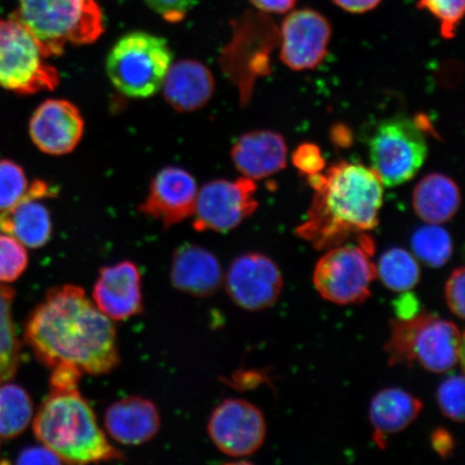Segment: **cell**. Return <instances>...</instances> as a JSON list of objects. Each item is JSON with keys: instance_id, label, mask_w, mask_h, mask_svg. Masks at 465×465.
I'll return each mask as SVG.
<instances>
[{"instance_id": "obj_36", "label": "cell", "mask_w": 465, "mask_h": 465, "mask_svg": "<svg viewBox=\"0 0 465 465\" xmlns=\"http://www.w3.org/2000/svg\"><path fill=\"white\" fill-rule=\"evenodd\" d=\"M50 378L51 391H78L83 371L72 365H57L52 368Z\"/></svg>"}, {"instance_id": "obj_17", "label": "cell", "mask_w": 465, "mask_h": 465, "mask_svg": "<svg viewBox=\"0 0 465 465\" xmlns=\"http://www.w3.org/2000/svg\"><path fill=\"white\" fill-rule=\"evenodd\" d=\"M93 299L104 315L124 322L143 312L142 275L131 261L104 266L93 288Z\"/></svg>"}, {"instance_id": "obj_10", "label": "cell", "mask_w": 465, "mask_h": 465, "mask_svg": "<svg viewBox=\"0 0 465 465\" xmlns=\"http://www.w3.org/2000/svg\"><path fill=\"white\" fill-rule=\"evenodd\" d=\"M276 26L261 14H248L234 23V34L223 52L221 64L240 87L242 102H247L255 78L270 72V54L279 43Z\"/></svg>"}, {"instance_id": "obj_5", "label": "cell", "mask_w": 465, "mask_h": 465, "mask_svg": "<svg viewBox=\"0 0 465 465\" xmlns=\"http://www.w3.org/2000/svg\"><path fill=\"white\" fill-rule=\"evenodd\" d=\"M391 365L420 364L435 374L463 364V333L458 325L429 312L391 322L386 344Z\"/></svg>"}, {"instance_id": "obj_33", "label": "cell", "mask_w": 465, "mask_h": 465, "mask_svg": "<svg viewBox=\"0 0 465 465\" xmlns=\"http://www.w3.org/2000/svg\"><path fill=\"white\" fill-rule=\"evenodd\" d=\"M293 165L305 176L322 173L325 167V161L322 150L317 144L305 143L294 150L292 155Z\"/></svg>"}, {"instance_id": "obj_19", "label": "cell", "mask_w": 465, "mask_h": 465, "mask_svg": "<svg viewBox=\"0 0 465 465\" xmlns=\"http://www.w3.org/2000/svg\"><path fill=\"white\" fill-rule=\"evenodd\" d=\"M286 141L276 132L263 130L243 134L232 149V159L242 177L264 179L287 165Z\"/></svg>"}, {"instance_id": "obj_39", "label": "cell", "mask_w": 465, "mask_h": 465, "mask_svg": "<svg viewBox=\"0 0 465 465\" xmlns=\"http://www.w3.org/2000/svg\"><path fill=\"white\" fill-rule=\"evenodd\" d=\"M263 14L283 15L293 10L299 0H249Z\"/></svg>"}, {"instance_id": "obj_6", "label": "cell", "mask_w": 465, "mask_h": 465, "mask_svg": "<svg viewBox=\"0 0 465 465\" xmlns=\"http://www.w3.org/2000/svg\"><path fill=\"white\" fill-rule=\"evenodd\" d=\"M173 52L164 38L147 32H132L122 36L110 50L106 71L122 94L148 98L161 90Z\"/></svg>"}, {"instance_id": "obj_2", "label": "cell", "mask_w": 465, "mask_h": 465, "mask_svg": "<svg viewBox=\"0 0 465 465\" xmlns=\"http://www.w3.org/2000/svg\"><path fill=\"white\" fill-rule=\"evenodd\" d=\"M308 180L315 194L295 232L313 248L342 245L380 223L383 183L373 168L342 161Z\"/></svg>"}, {"instance_id": "obj_34", "label": "cell", "mask_w": 465, "mask_h": 465, "mask_svg": "<svg viewBox=\"0 0 465 465\" xmlns=\"http://www.w3.org/2000/svg\"><path fill=\"white\" fill-rule=\"evenodd\" d=\"M144 3L165 21L179 23L195 7L197 0H144Z\"/></svg>"}, {"instance_id": "obj_24", "label": "cell", "mask_w": 465, "mask_h": 465, "mask_svg": "<svg viewBox=\"0 0 465 465\" xmlns=\"http://www.w3.org/2000/svg\"><path fill=\"white\" fill-rule=\"evenodd\" d=\"M458 185L443 173H430L417 183L412 193V207L418 217L428 224H443L460 208Z\"/></svg>"}, {"instance_id": "obj_7", "label": "cell", "mask_w": 465, "mask_h": 465, "mask_svg": "<svg viewBox=\"0 0 465 465\" xmlns=\"http://www.w3.org/2000/svg\"><path fill=\"white\" fill-rule=\"evenodd\" d=\"M374 242L359 236L354 243L325 250L313 270L312 282L325 301L337 305L361 304L371 295L376 277Z\"/></svg>"}, {"instance_id": "obj_42", "label": "cell", "mask_w": 465, "mask_h": 465, "mask_svg": "<svg viewBox=\"0 0 465 465\" xmlns=\"http://www.w3.org/2000/svg\"><path fill=\"white\" fill-rule=\"evenodd\" d=\"M331 137H332L333 143L340 147H348L352 142V134L345 125H336Z\"/></svg>"}, {"instance_id": "obj_38", "label": "cell", "mask_w": 465, "mask_h": 465, "mask_svg": "<svg viewBox=\"0 0 465 465\" xmlns=\"http://www.w3.org/2000/svg\"><path fill=\"white\" fill-rule=\"evenodd\" d=\"M431 446L440 458H447L450 457L455 450V441L446 429L439 428L434 430L431 435Z\"/></svg>"}, {"instance_id": "obj_32", "label": "cell", "mask_w": 465, "mask_h": 465, "mask_svg": "<svg viewBox=\"0 0 465 465\" xmlns=\"http://www.w3.org/2000/svg\"><path fill=\"white\" fill-rule=\"evenodd\" d=\"M464 377L455 375L447 378L440 383L436 392L440 410L455 422L464 421Z\"/></svg>"}, {"instance_id": "obj_12", "label": "cell", "mask_w": 465, "mask_h": 465, "mask_svg": "<svg viewBox=\"0 0 465 465\" xmlns=\"http://www.w3.org/2000/svg\"><path fill=\"white\" fill-rule=\"evenodd\" d=\"M213 443L224 455L245 458L264 444L266 421L257 406L241 399H228L214 409L208 422Z\"/></svg>"}, {"instance_id": "obj_27", "label": "cell", "mask_w": 465, "mask_h": 465, "mask_svg": "<svg viewBox=\"0 0 465 465\" xmlns=\"http://www.w3.org/2000/svg\"><path fill=\"white\" fill-rule=\"evenodd\" d=\"M15 291L0 283V382L13 378L20 363L21 345L13 320Z\"/></svg>"}, {"instance_id": "obj_35", "label": "cell", "mask_w": 465, "mask_h": 465, "mask_svg": "<svg viewBox=\"0 0 465 465\" xmlns=\"http://www.w3.org/2000/svg\"><path fill=\"white\" fill-rule=\"evenodd\" d=\"M465 272L464 267L453 271L445 284V301L450 311L458 318L463 319Z\"/></svg>"}, {"instance_id": "obj_40", "label": "cell", "mask_w": 465, "mask_h": 465, "mask_svg": "<svg viewBox=\"0 0 465 465\" xmlns=\"http://www.w3.org/2000/svg\"><path fill=\"white\" fill-rule=\"evenodd\" d=\"M337 7L351 14H365L374 10L382 0H332Z\"/></svg>"}, {"instance_id": "obj_1", "label": "cell", "mask_w": 465, "mask_h": 465, "mask_svg": "<svg viewBox=\"0 0 465 465\" xmlns=\"http://www.w3.org/2000/svg\"><path fill=\"white\" fill-rule=\"evenodd\" d=\"M25 341L52 369L72 365L84 374L104 375L120 362L112 320L73 284L51 289L29 316Z\"/></svg>"}, {"instance_id": "obj_9", "label": "cell", "mask_w": 465, "mask_h": 465, "mask_svg": "<svg viewBox=\"0 0 465 465\" xmlns=\"http://www.w3.org/2000/svg\"><path fill=\"white\" fill-rule=\"evenodd\" d=\"M46 58L25 26L0 19V86L21 95L55 90L60 74Z\"/></svg>"}, {"instance_id": "obj_11", "label": "cell", "mask_w": 465, "mask_h": 465, "mask_svg": "<svg viewBox=\"0 0 465 465\" xmlns=\"http://www.w3.org/2000/svg\"><path fill=\"white\" fill-rule=\"evenodd\" d=\"M257 184L254 180L240 178L213 180L199 191L193 213L197 232H226L234 230L257 211Z\"/></svg>"}, {"instance_id": "obj_21", "label": "cell", "mask_w": 465, "mask_h": 465, "mask_svg": "<svg viewBox=\"0 0 465 465\" xmlns=\"http://www.w3.org/2000/svg\"><path fill=\"white\" fill-rule=\"evenodd\" d=\"M104 427L108 434L122 445H142L158 434L160 411L153 401L127 397L108 407L104 414Z\"/></svg>"}, {"instance_id": "obj_26", "label": "cell", "mask_w": 465, "mask_h": 465, "mask_svg": "<svg viewBox=\"0 0 465 465\" xmlns=\"http://www.w3.org/2000/svg\"><path fill=\"white\" fill-rule=\"evenodd\" d=\"M34 414L29 394L15 383L0 386V439H14L25 431Z\"/></svg>"}, {"instance_id": "obj_41", "label": "cell", "mask_w": 465, "mask_h": 465, "mask_svg": "<svg viewBox=\"0 0 465 465\" xmlns=\"http://www.w3.org/2000/svg\"><path fill=\"white\" fill-rule=\"evenodd\" d=\"M395 313L397 319H410L415 317L418 312V301L410 292H404L398 301H395Z\"/></svg>"}, {"instance_id": "obj_25", "label": "cell", "mask_w": 465, "mask_h": 465, "mask_svg": "<svg viewBox=\"0 0 465 465\" xmlns=\"http://www.w3.org/2000/svg\"><path fill=\"white\" fill-rule=\"evenodd\" d=\"M376 277L394 292H410L420 281L421 271L414 254L402 248H391L381 254Z\"/></svg>"}, {"instance_id": "obj_14", "label": "cell", "mask_w": 465, "mask_h": 465, "mask_svg": "<svg viewBox=\"0 0 465 465\" xmlns=\"http://www.w3.org/2000/svg\"><path fill=\"white\" fill-rule=\"evenodd\" d=\"M225 287L231 300L242 310L260 312L276 303L283 279L274 261L265 254L250 252L232 262Z\"/></svg>"}, {"instance_id": "obj_22", "label": "cell", "mask_w": 465, "mask_h": 465, "mask_svg": "<svg viewBox=\"0 0 465 465\" xmlns=\"http://www.w3.org/2000/svg\"><path fill=\"white\" fill-rule=\"evenodd\" d=\"M162 86L167 104L184 114L205 107L216 84L211 69L202 62L183 60L172 64Z\"/></svg>"}, {"instance_id": "obj_31", "label": "cell", "mask_w": 465, "mask_h": 465, "mask_svg": "<svg viewBox=\"0 0 465 465\" xmlns=\"http://www.w3.org/2000/svg\"><path fill=\"white\" fill-rule=\"evenodd\" d=\"M417 7L427 10L440 22V35L445 39L456 36L465 11V0H418Z\"/></svg>"}, {"instance_id": "obj_13", "label": "cell", "mask_w": 465, "mask_h": 465, "mask_svg": "<svg viewBox=\"0 0 465 465\" xmlns=\"http://www.w3.org/2000/svg\"><path fill=\"white\" fill-rule=\"evenodd\" d=\"M332 38V25L317 10H291L279 29L281 60L296 72L312 71L324 61Z\"/></svg>"}, {"instance_id": "obj_8", "label": "cell", "mask_w": 465, "mask_h": 465, "mask_svg": "<svg viewBox=\"0 0 465 465\" xmlns=\"http://www.w3.org/2000/svg\"><path fill=\"white\" fill-rule=\"evenodd\" d=\"M371 168L383 184L397 187L414 178L428 155L421 120L394 115L382 120L370 137Z\"/></svg>"}, {"instance_id": "obj_30", "label": "cell", "mask_w": 465, "mask_h": 465, "mask_svg": "<svg viewBox=\"0 0 465 465\" xmlns=\"http://www.w3.org/2000/svg\"><path fill=\"white\" fill-rule=\"evenodd\" d=\"M25 246L15 237L0 232V282H13L26 270Z\"/></svg>"}, {"instance_id": "obj_23", "label": "cell", "mask_w": 465, "mask_h": 465, "mask_svg": "<svg viewBox=\"0 0 465 465\" xmlns=\"http://www.w3.org/2000/svg\"><path fill=\"white\" fill-rule=\"evenodd\" d=\"M423 410L421 401L400 388H386L374 395L370 405V420L373 439L385 450L388 439L405 431L417 420Z\"/></svg>"}, {"instance_id": "obj_37", "label": "cell", "mask_w": 465, "mask_h": 465, "mask_svg": "<svg viewBox=\"0 0 465 465\" xmlns=\"http://www.w3.org/2000/svg\"><path fill=\"white\" fill-rule=\"evenodd\" d=\"M61 462V459L45 445L29 447L21 451L16 460L17 464H60Z\"/></svg>"}, {"instance_id": "obj_28", "label": "cell", "mask_w": 465, "mask_h": 465, "mask_svg": "<svg viewBox=\"0 0 465 465\" xmlns=\"http://www.w3.org/2000/svg\"><path fill=\"white\" fill-rule=\"evenodd\" d=\"M412 254L430 267H443L451 258L452 240L449 231L440 224H428L411 237Z\"/></svg>"}, {"instance_id": "obj_16", "label": "cell", "mask_w": 465, "mask_h": 465, "mask_svg": "<svg viewBox=\"0 0 465 465\" xmlns=\"http://www.w3.org/2000/svg\"><path fill=\"white\" fill-rule=\"evenodd\" d=\"M84 120L80 110L65 100H48L35 110L29 135L36 147L49 155L73 153L84 137Z\"/></svg>"}, {"instance_id": "obj_29", "label": "cell", "mask_w": 465, "mask_h": 465, "mask_svg": "<svg viewBox=\"0 0 465 465\" xmlns=\"http://www.w3.org/2000/svg\"><path fill=\"white\" fill-rule=\"evenodd\" d=\"M29 187L25 171L16 163L0 160V213L25 200Z\"/></svg>"}, {"instance_id": "obj_15", "label": "cell", "mask_w": 465, "mask_h": 465, "mask_svg": "<svg viewBox=\"0 0 465 465\" xmlns=\"http://www.w3.org/2000/svg\"><path fill=\"white\" fill-rule=\"evenodd\" d=\"M197 193L196 180L190 173L168 166L155 174L139 212L160 220L167 229L193 217Z\"/></svg>"}, {"instance_id": "obj_18", "label": "cell", "mask_w": 465, "mask_h": 465, "mask_svg": "<svg viewBox=\"0 0 465 465\" xmlns=\"http://www.w3.org/2000/svg\"><path fill=\"white\" fill-rule=\"evenodd\" d=\"M52 194L54 191L48 183L40 180L33 183L25 200L0 213V232L15 237L27 248L45 246L52 235V221L48 208L40 200Z\"/></svg>"}, {"instance_id": "obj_4", "label": "cell", "mask_w": 465, "mask_h": 465, "mask_svg": "<svg viewBox=\"0 0 465 465\" xmlns=\"http://www.w3.org/2000/svg\"><path fill=\"white\" fill-rule=\"evenodd\" d=\"M11 17L33 35L46 57L63 54L67 45L94 44L104 32L97 0H17Z\"/></svg>"}, {"instance_id": "obj_3", "label": "cell", "mask_w": 465, "mask_h": 465, "mask_svg": "<svg viewBox=\"0 0 465 465\" xmlns=\"http://www.w3.org/2000/svg\"><path fill=\"white\" fill-rule=\"evenodd\" d=\"M34 433L62 462L89 464L122 458L98 426L94 411L79 389L51 391L35 417Z\"/></svg>"}, {"instance_id": "obj_20", "label": "cell", "mask_w": 465, "mask_h": 465, "mask_svg": "<svg viewBox=\"0 0 465 465\" xmlns=\"http://www.w3.org/2000/svg\"><path fill=\"white\" fill-rule=\"evenodd\" d=\"M173 286L183 293L207 298L223 282V272L216 255L194 243H183L173 255Z\"/></svg>"}]
</instances>
